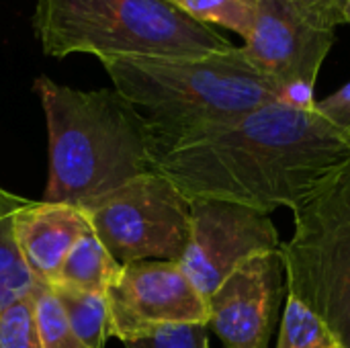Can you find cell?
Masks as SVG:
<instances>
[{
	"label": "cell",
	"instance_id": "18",
	"mask_svg": "<svg viewBox=\"0 0 350 348\" xmlns=\"http://www.w3.org/2000/svg\"><path fill=\"white\" fill-rule=\"evenodd\" d=\"M31 199L18 197L8 189L0 187V275L21 263V254L14 242V215Z\"/></svg>",
	"mask_w": 350,
	"mask_h": 348
},
{
	"label": "cell",
	"instance_id": "3",
	"mask_svg": "<svg viewBox=\"0 0 350 348\" xmlns=\"http://www.w3.org/2000/svg\"><path fill=\"white\" fill-rule=\"evenodd\" d=\"M113 88L148 119L156 156L174 142L279 101V86L240 47L201 57L100 62ZM154 156V160H156Z\"/></svg>",
	"mask_w": 350,
	"mask_h": 348
},
{
	"label": "cell",
	"instance_id": "8",
	"mask_svg": "<svg viewBox=\"0 0 350 348\" xmlns=\"http://www.w3.org/2000/svg\"><path fill=\"white\" fill-rule=\"evenodd\" d=\"M111 336L123 345L166 326H207L209 306L178 263L139 260L121 267L107 291Z\"/></svg>",
	"mask_w": 350,
	"mask_h": 348
},
{
	"label": "cell",
	"instance_id": "19",
	"mask_svg": "<svg viewBox=\"0 0 350 348\" xmlns=\"http://www.w3.org/2000/svg\"><path fill=\"white\" fill-rule=\"evenodd\" d=\"M207 326H166L154 334L125 343V348H207Z\"/></svg>",
	"mask_w": 350,
	"mask_h": 348
},
{
	"label": "cell",
	"instance_id": "12",
	"mask_svg": "<svg viewBox=\"0 0 350 348\" xmlns=\"http://www.w3.org/2000/svg\"><path fill=\"white\" fill-rule=\"evenodd\" d=\"M121 267L105 244L88 230L66 256L55 281L49 287H66L84 293H107L121 273Z\"/></svg>",
	"mask_w": 350,
	"mask_h": 348
},
{
	"label": "cell",
	"instance_id": "20",
	"mask_svg": "<svg viewBox=\"0 0 350 348\" xmlns=\"http://www.w3.org/2000/svg\"><path fill=\"white\" fill-rule=\"evenodd\" d=\"M301 14H306L312 23L334 29L345 23V2L347 0H289Z\"/></svg>",
	"mask_w": 350,
	"mask_h": 348
},
{
	"label": "cell",
	"instance_id": "23",
	"mask_svg": "<svg viewBox=\"0 0 350 348\" xmlns=\"http://www.w3.org/2000/svg\"><path fill=\"white\" fill-rule=\"evenodd\" d=\"M207 348H209V347H207Z\"/></svg>",
	"mask_w": 350,
	"mask_h": 348
},
{
	"label": "cell",
	"instance_id": "14",
	"mask_svg": "<svg viewBox=\"0 0 350 348\" xmlns=\"http://www.w3.org/2000/svg\"><path fill=\"white\" fill-rule=\"evenodd\" d=\"M189 18L207 27H221L238 33L242 39L250 33L254 18V0H166Z\"/></svg>",
	"mask_w": 350,
	"mask_h": 348
},
{
	"label": "cell",
	"instance_id": "22",
	"mask_svg": "<svg viewBox=\"0 0 350 348\" xmlns=\"http://www.w3.org/2000/svg\"><path fill=\"white\" fill-rule=\"evenodd\" d=\"M345 23H349L350 25V0L345 2Z\"/></svg>",
	"mask_w": 350,
	"mask_h": 348
},
{
	"label": "cell",
	"instance_id": "17",
	"mask_svg": "<svg viewBox=\"0 0 350 348\" xmlns=\"http://www.w3.org/2000/svg\"><path fill=\"white\" fill-rule=\"evenodd\" d=\"M0 348H41L31 293L0 314Z\"/></svg>",
	"mask_w": 350,
	"mask_h": 348
},
{
	"label": "cell",
	"instance_id": "11",
	"mask_svg": "<svg viewBox=\"0 0 350 348\" xmlns=\"http://www.w3.org/2000/svg\"><path fill=\"white\" fill-rule=\"evenodd\" d=\"M90 230L84 211L55 201H29L14 215V242L35 281L51 285L74 248Z\"/></svg>",
	"mask_w": 350,
	"mask_h": 348
},
{
	"label": "cell",
	"instance_id": "5",
	"mask_svg": "<svg viewBox=\"0 0 350 348\" xmlns=\"http://www.w3.org/2000/svg\"><path fill=\"white\" fill-rule=\"evenodd\" d=\"M291 211L295 230L279 248L287 295L350 348V164Z\"/></svg>",
	"mask_w": 350,
	"mask_h": 348
},
{
	"label": "cell",
	"instance_id": "15",
	"mask_svg": "<svg viewBox=\"0 0 350 348\" xmlns=\"http://www.w3.org/2000/svg\"><path fill=\"white\" fill-rule=\"evenodd\" d=\"M31 295L41 348H86L74 334L66 312L49 285L37 281Z\"/></svg>",
	"mask_w": 350,
	"mask_h": 348
},
{
	"label": "cell",
	"instance_id": "16",
	"mask_svg": "<svg viewBox=\"0 0 350 348\" xmlns=\"http://www.w3.org/2000/svg\"><path fill=\"white\" fill-rule=\"evenodd\" d=\"M277 348H338L328 328L297 299L287 295Z\"/></svg>",
	"mask_w": 350,
	"mask_h": 348
},
{
	"label": "cell",
	"instance_id": "21",
	"mask_svg": "<svg viewBox=\"0 0 350 348\" xmlns=\"http://www.w3.org/2000/svg\"><path fill=\"white\" fill-rule=\"evenodd\" d=\"M316 111L326 119L336 123L338 127L350 129V82L332 92L330 96L316 101Z\"/></svg>",
	"mask_w": 350,
	"mask_h": 348
},
{
	"label": "cell",
	"instance_id": "9",
	"mask_svg": "<svg viewBox=\"0 0 350 348\" xmlns=\"http://www.w3.org/2000/svg\"><path fill=\"white\" fill-rule=\"evenodd\" d=\"M334 43V29L312 23L289 0H254L252 27L240 49L281 90L289 84L316 86Z\"/></svg>",
	"mask_w": 350,
	"mask_h": 348
},
{
	"label": "cell",
	"instance_id": "13",
	"mask_svg": "<svg viewBox=\"0 0 350 348\" xmlns=\"http://www.w3.org/2000/svg\"><path fill=\"white\" fill-rule=\"evenodd\" d=\"M59 299L66 318L86 348H105L111 338V318L107 293H84L66 287H51Z\"/></svg>",
	"mask_w": 350,
	"mask_h": 348
},
{
	"label": "cell",
	"instance_id": "1",
	"mask_svg": "<svg viewBox=\"0 0 350 348\" xmlns=\"http://www.w3.org/2000/svg\"><path fill=\"white\" fill-rule=\"evenodd\" d=\"M349 164L350 129L277 101L174 142L156 156L154 170L189 201H228L271 215L299 207Z\"/></svg>",
	"mask_w": 350,
	"mask_h": 348
},
{
	"label": "cell",
	"instance_id": "7",
	"mask_svg": "<svg viewBox=\"0 0 350 348\" xmlns=\"http://www.w3.org/2000/svg\"><path fill=\"white\" fill-rule=\"evenodd\" d=\"M281 248L271 215L228 201H191L189 244L183 273L207 299L240 265Z\"/></svg>",
	"mask_w": 350,
	"mask_h": 348
},
{
	"label": "cell",
	"instance_id": "4",
	"mask_svg": "<svg viewBox=\"0 0 350 348\" xmlns=\"http://www.w3.org/2000/svg\"><path fill=\"white\" fill-rule=\"evenodd\" d=\"M33 31L45 55L88 53L100 62L201 57L236 47L166 0H37Z\"/></svg>",
	"mask_w": 350,
	"mask_h": 348
},
{
	"label": "cell",
	"instance_id": "10",
	"mask_svg": "<svg viewBox=\"0 0 350 348\" xmlns=\"http://www.w3.org/2000/svg\"><path fill=\"white\" fill-rule=\"evenodd\" d=\"M285 293L281 252L240 265L209 297V322L226 348H269Z\"/></svg>",
	"mask_w": 350,
	"mask_h": 348
},
{
	"label": "cell",
	"instance_id": "2",
	"mask_svg": "<svg viewBox=\"0 0 350 348\" xmlns=\"http://www.w3.org/2000/svg\"><path fill=\"white\" fill-rule=\"evenodd\" d=\"M49 146V178L41 201L82 207L154 170L156 144L148 119L115 88L78 90L39 76Z\"/></svg>",
	"mask_w": 350,
	"mask_h": 348
},
{
	"label": "cell",
	"instance_id": "6",
	"mask_svg": "<svg viewBox=\"0 0 350 348\" xmlns=\"http://www.w3.org/2000/svg\"><path fill=\"white\" fill-rule=\"evenodd\" d=\"M119 265L178 263L191 234V201L160 172H144L80 207Z\"/></svg>",
	"mask_w": 350,
	"mask_h": 348
}]
</instances>
